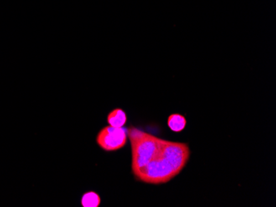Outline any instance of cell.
I'll return each mask as SVG.
<instances>
[{
    "instance_id": "obj_1",
    "label": "cell",
    "mask_w": 276,
    "mask_h": 207,
    "mask_svg": "<svg viewBox=\"0 0 276 207\" xmlns=\"http://www.w3.org/2000/svg\"><path fill=\"white\" fill-rule=\"evenodd\" d=\"M127 135L132 150V172L135 178L147 184L169 182L182 172L191 151L187 143L157 137L130 126Z\"/></svg>"
},
{
    "instance_id": "obj_2",
    "label": "cell",
    "mask_w": 276,
    "mask_h": 207,
    "mask_svg": "<svg viewBox=\"0 0 276 207\" xmlns=\"http://www.w3.org/2000/svg\"><path fill=\"white\" fill-rule=\"evenodd\" d=\"M128 135L127 128L108 125L102 128L96 136V143L106 152L117 151L127 145Z\"/></svg>"
},
{
    "instance_id": "obj_3",
    "label": "cell",
    "mask_w": 276,
    "mask_h": 207,
    "mask_svg": "<svg viewBox=\"0 0 276 207\" xmlns=\"http://www.w3.org/2000/svg\"><path fill=\"white\" fill-rule=\"evenodd\" d=\"M108 123L113 127H122L126 125L127 121V113L121 108H116L111 111L108 115Z\"/></svg>"
},
{
    "instance_id": "obj_4",
    "label": "cell",
    "mask_w": 276,
    "mask_h": 207,
    "mask_svg": "<svg viewBox=\"0 0 276 207\" xmlns=\"http://www.w3.org/2000/svg\"><path fill=\"white\" fill-rule=\"evenodd\" d=\"M167 124L169 129L174 132H181L187 125L186 118L179 113L171 114L168 118Z\"/></svg>"
},
{
    "instance_id": "obj_5",
    "label": "cell",
    "mask_w": 276,
    "mask_h": 207,
    "mask_svg": "<svg viewBox=\"0 0 276 207\" xmlns=\"http://www.w3.org/2000/svg\"><path fill=\"white\" fill-rule=\"evenodd\" d=\"M101 203V198L95 192H88L83 195L81 205L83 207H99Z\"/></svg>"
}]
</instances>
